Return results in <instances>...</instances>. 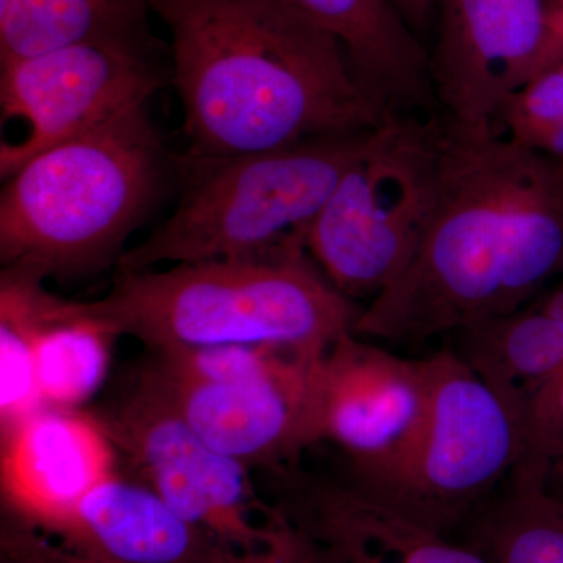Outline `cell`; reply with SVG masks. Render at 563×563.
I'll list each match as a JSON object with an SVG mask.
<instances>
[{
  "label": "cell",
  "instance_id": "18",
  "mask_svg": "<svg viewBox=\"0 0 563 563\" xmlns=\"http://www.w3.org/2000/svg\"><path fill=\"white\" fill-rule=\"evenodd\" d=\"M150 0H11L0 65L92 40H150Z\"/></svg>",
  "mask_w": 563,
  "mask_h": 563
},
{
  "label": "cell",
  "instance_id": "25",
  "mask_svg": "<svg viewBox=\"0 0 563 563\" xmlns=\"http://www.w3.org/2000/svg\"><path fill=\"white\" fill-rule=\"evenodd\" d=\"M555 68L563 62V0H544Z\"/></svg>",
  "mask_w": 563,
  "mask_h": 563
},
{
  "label": "cell",
  "instance_id": "24",
  "mask_svg": "<svg viewBox=\"0 0 563 563\" xmlns=\"http://www.w3.org/2000/svg\"><path fill=\"white\" fill-rule=\"evenodd\" d=\"M393 5L418 38H428L432 22L437 20L440 0H391Z\"/></svg>",
  "mask_w": 563,
  "mask_h": 563
},
{
  "label": "cell",
  "instance_id": "14",
  "mask_svg": "<svg viewBox=\"0 0 563 563\" xmlns=\"http://www.w3.org/2000/svg\"><path fill=\"white\" fill-rule=\"evenodd\" d=\"M51 537L124 563H282L222 542L146 484L117 473L92 488Z\"/></svg>",
  "mask_w": 563,
  "mask_h": 563
},
{
  "label": "cell",
  "instance_id": "28",
  "mask_svg": "<svg viewBox=\"0 0 563 563\" xmlns=\"http://www.w3.org/2000/svg\"><path fill=\"white\" fill-rule=\"evenodd\" d=\"M558 69L561 70L562 76H563V62L561 63V65L558 66Z\"/></svg>",
  "mask_w": 563,
  "mask_h": 563
},
{
  "label": "cell",
  "instance_id": "16",
  "mask_svg": "<svg viewBox=\"0 0 563 563\" xmlns=\"http://www.w3.org/2000/svg\"><path fill=\"white\" fill-rule=\"evenodd\" d=\"M299 492L310 526L340 563H490L470 544L451 542L391 509L355 485L320 483L301 476Z\"/></svg>",
  "mask_w": 563,
  "mask_h": 563
},
{
  "label": "cell",
  "instance_id": "20",
  "mask_svg": "<svg viewBox=\"0 0 563 563\" xmlns=\"http://www.w3.org/2000/svg\"><path fill=\"white\" fill-rule=\"evenodd\" d=\"M43 407L31 321L20 301L0 288V431L9 432Z\"/></svg>",
  "mask_w": 563,
  "mask_h": 563
},
{
  "label": "cell",
  "instance_id": "21",
  "mask_svg": "<svg viewBox=\"0 0 563 563\" xmlns=\"http://www.w3.org/2000/svg\"><path fill=\"white\" fill-rule=\"evenodd\" d=\"M563 461V366L525 393L523 444L506 484L548 487L551 473Z\"/></svg>",
  "mask_w": 563,
  "mask_h": 563
},
{
  "label": "cell",
  "instance_id": "3",
  "mask_svg": "<svg viewBox=\"0 0 563 563\" xmlns=\"http://www.w3.org/2000/svg\"><path fill=\"white\" fill-rule=\"evenodd\" d=\"M62 309L151 352L274 346L322 355L352 332L357 310L292 243L265 254L118 273L96 301Z\"/></svg>",
  "mask_w": 563,
  "mask_h": 563
},
{
  "label": "cell",
  "instance_id": "8",
  "mask_svg": "<svg viewBox=\"0 0 563 563\" xmlns=\"http://www.w3.org/2000/svg\"><path fill=\"white\" fill-rule=\"evenodd\" d=\"M95 415L140 483L185 520L243 553L318 562L312 537L263 501L251 468L202 442L146 377Z\"/></svg>",
  "mask_w": 563,
  "mask_h": 563
},
{
  "label": "cell",
  "instance_id": "19",
  "mask_svg": "<svg viewBox=\"0 0 563 563\" xmlns=\"http://www.w3.org/2000/svg\"><path fill=\"white\" fill-rule=\"evenodd\" d=\"M477 510L474 550L490 563H563V503L550 488L504 484Z\"/></svg>",
  "mask_w": 563,
  "mask_h": 563
},
{
  "label": "cell",
  "instance_id": "5",
  "mask_svg": "<svg viewBox=\"0 0 563 563\" xmlns=\"http://www.w3.org/2000/svg\"><path fill=\"white\" fill-rule=\"evenodd\" d=\"M369 132L318 136L233 157L185 154L177 162L176 209L144 242L124 251L118 273L306 244L310 225Z\"/></svg>",
  "mask_w": 563,
  "mask_h": 563
},
{
  "label": "cell",
  "instance_id": "2",
  "mask_svg": "<svg viewBox=\"0 0 563 563\" xmlns=\"http://www.w3.org/2000/svg\"><path fill=\"white\" fill-rule=\"evenodd\" d=\"M172 35L188 155L220 158L376 129L387 114L340 41L282 0H150Z\"/></svg>",
  "mask_w": 563,
  "mask_h": 563
},
{
  "label": "cell",
  "instance_id": "1",
  "mask_svg": "<svg viewBox=\"0 0 563 563\" xmlns=\"http://www.w3.org/2000/svg\"><path fill=\"white\" fill-rule=\"evenodd\" d=\"M442 121L431 221L406 272L358 313L365 339L453 335L525 309L563 273V162Z\"/></svg>",
  "mask_w": 563,
  "mask_h": 563
},
{
  "label": "cell",
  "instance_id": "11",
  "mask_svg": "<svg viewBox=\"0 0 563 563\" xmlns=\"http://www.w3.org/2000/svg\"><path fill=\"white\" fill-rule=\"evenodd\" d=\"M322 355L291 354L243 379H179L150 362L141 376L202 442L247 468H272L318 443L314 384Z\"/></svg>",
  "mask_w": 563,
  "mask_h": 563
},
{
  "label": "cell",
  "instance_id": "12",
  "mask_svg": "<svg viewBox=\"0 0 563 563\" xmlns=\"http://www.w3.org/2000/svg\"><path fill=\"white\" fill-rule=\"evenodd\" d=\"M428 399L426 358L409 361L346 333L318 362L317 442L336 444L352 476L372 472L409 446Z\"/></svg>",
  "mask_w": 563,
  "mask_h": 563
},
{
  "label": "cell",
  "instance_id": "23",
  "mask_svg": "<svg viewBox=\"0 0 563 563\" xmlns=\"http://www.w3.org/2000/svg\"><path fill=\"white\" fill-rule=\"evenodd\" d=\"M0 563H124L70 547L7 517L0 532Z\"/></svg>",
  "mask_w": 563,
  "mask_h": 563
},
{
  "label": "cell",
  "instance_id": "4",
  "mask_svg": "<svg viewBox=\"0 0 563 563\" xmlns=\"http://www.w3.org/2000/svg\"><path fill=\"white\" fill-rule=\"evenodd\" d=\"M165 172L146 107L33 155L3 179V269L69 279L120 262Z\"/></svg>",
  "mask_w": 563,
  "mask_h": 563
},
{
  "label": "cell",
  "instance_id": "17",
  "mask_svg": "<svg viewBox=\"0 0 563 563\" xmlns=\"http://www.w3.org/2000/svg\"><path fill=\"white\" fill-rule=\"evenodd\" d=\"M43 282L32 274L3 269L0 288L20 301L31 321L44 407L76 410L102 387L117 339L95 322L66 313L60 298L44 290Z\"/></svg>",
  "mask_w": 563,
  "mask_h": 563
},
{
  "label": "cell",
  "instance_id": "22",
  "mask_svg": "<svg viewBox=\"0 0 563 563\" xmlns=\"http://www.w3.org/2000/svg\"><path fill=\"white\" fill-rule=\"evenodd\" d=\"M563 121V76L553 68L515 91L504 102L496 131L532 147L544 132Z\"/></svg>",
  "mask_w": 563,
  "mask_h": 563
},
{
  "label": "cell",
  "instance_id": "15",
  "mask_svg": "<svg viewBox=\"0 0 563 563\" xmlns=\"http://www.w3.org/2000/svg\"><path fill=\"white\" fill-rule=\"evenodd\" d=\"M346 52L355 77L385 114L439 113L429 51L391 0H282Z\"/></svg>",
  "mask_w": 563,
  "mask_h": 563
},
{
  "label": "cell",
  "instance_id": "9",
  "mask_svg": "<svg viewBox=\"0 0 563 563\" xmlns=\"http://www.w3.org/2000/svg\"><path fill=\"white\" fill-rule=\"evenodd\" d=\"M155 41L92 40L0 65L3 122L25 125L0 146V174L40 152L144 109L162 87Z\"/></svg>",
  "mask_w": 563,
  "mask_h": 563
},
{
  "label": "cell",
  "instance_id": "13",
  "mask_svg": "<svg viewBox=\"0 0 563 563\" xmlns=\"http://www.w3.org/2000/svg\"><path fill=\"white\" fill-rule=\"evenodd\" d=\"M118 457L96 415L43 407L2 433L7 517L52 536L92 488L113 476Z\"/></svg>",
  "mask_w": 563,
  "mask_h": 563
},
{
  "label": "cell",
  "instance_id": "6",
  "mask_svg": "<svg viewBox=\"0 0 563 563\" xmlns=\"http://www.w3.org/2000/svg\"><path fill=\"white\" fill-rule=\"evenodd\" d=\"M429 399L409 446L352 485L446 533L507 483L523 444L525 393L488 384L448 346L426 357Z\"/></svg>",
  "mask_w": 563,
  "mask_h": 563
},
{
  "label": "cell",
  "instance_id": "26",
  "mask_svg": "<svg viewBox=\"0 0 563 563\" xmlns=\"http://www.w3.org/2000/svg\"><path fill=\"white\" fill-rule=\"evenodd\" d=\"M558 279L553 288L540 292L529 307L553 320L563 321V273Z\"/></svg>",
  "mask_w": 563,
  "mask_h": 563
},
{
  "label": "cell",
  "instance_id": "10",
  "mask_svg": "<svg viewBox=\"0 0 563 563\" xmlns=\"http://www.w3.org/2000/svg\"><path fill=\"white\" fill-rule=\"evenodd\" d=\"M435 21L433 92L462 128L496 131L504 102L555 68L544 0H440Z\"/></svg>",
  "mask_w": 563,
  "mask_h": 563
},
{
  "label": "cell",
  "instance_id": "7",
  "mask_svg": "<svg viewBox=\"0 0 563 563\" xmlns=\"http://www.w3.org/2000/svg\"><path fill=\"white\" fill-rule=\"evenodd\" d=\"M442 113L387 114L363 141L306 236L333 287L376 299L417 254L433 213Z\"/></svg>",
  "mask_w": 563,
  "mask_h": 563
},
{
  "label": "cell",
  "instance_id": "27",
  "mask_svg": "<svg viewBox=\"0 0 563 563\" xmlns=\"http://www.w3.org/2000/svg\"><path fill=\"white\" fill-rule=\"evenodd\" d=\"M532 150L542 152L554 161L563 162V121L544 132Z\"/></svg>",
  "mask_w": 563,
  "mask_h": 563
}]
</instances>
